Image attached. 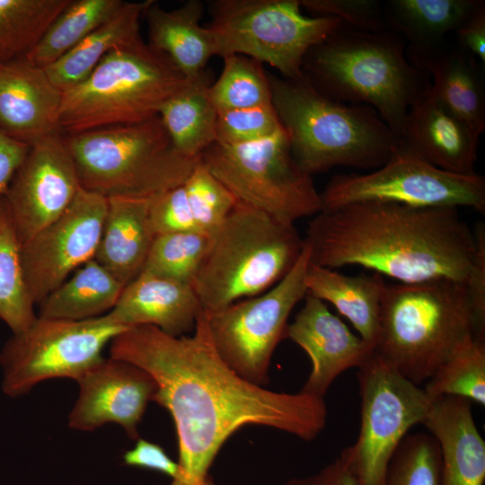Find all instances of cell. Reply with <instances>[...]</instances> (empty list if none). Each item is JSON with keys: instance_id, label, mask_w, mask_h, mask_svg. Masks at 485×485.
I'll list each match as a JSON object with an SVG mask.
<instances>
[{"instance_id": "cell-1", "label": "cell", "mask_w": 485, "mask_h": 485, "mask_svg": "<svg viewBox=\"0 0 485 485\" xmlns=\"http://www.w3.org/2000/svg\"><path fill=\"white\" fill-rule=\"evenodd\" d=\"M110 357L132 363L155 381L153 401L171 414L178 438V474L171 485H203L217 453L240 428L260 425L311 441L324 429L323 398L278 392L251 384L217 354L207 313L191 336L151 325L128 328L110 343Z\"/></svg>"}, {"instance_id": "cell-2", "label": "cell", "mask_w": 485, "mask_h": 485, "mask_svg": "<svg viewBox=\"0 0 485 485\" xmlns=\"http://www.w3.org/2000/svg\"><path fill=\"white\" fill-rule=\"evenodd\" d=\"M310 261L331 269L357 265L400 283L465 282L474 230L455 207L366 201L321 211L309 222Z\"/></svg>"}, {"instance_id": "cell-3", "label": "cell", "mask_w": 485, "mask_h": 485, "mask_svg": "<svg viewBox=\"0 0 485 485\" xmlns=\"http://www.w3.org/2000/svg\"><path fill=\"white\" fill-rule=\"evenodd\" d=\"M303 72L323 94L374 108L399 138L410 107L431 84L409 61L404 40L389 30L343 26L308 51Z\"/></svg>"}, {"instance_id": "cell-4", "label": "cell", "mask_w": 485, "mask_h": 485, "mask_svg": "<svg viewBox=\"0 0 485 485\" xmlns=\"http://www.w3.org/2000/svg\"><path fill=\"white\" fill-rule=\"evenodd\" d=\"M269 81L293 156L309 174L336 166L375 170L399 149L400 138L374 108L332 99L305 75Z\"/></svg>"}, {"instance_id": "cell-5", "label": "cell", "mask_w": 485, "mask_h": 485, "mask_svg": "<svg viewBox=\"0 0 485 485\" xmlns=\"http://www.w3.org/2000/svg\"><path fill=\"white\" fill-rule=\"evenodd\" d=\"M471 335L474 324L465 282L386 284L373 351L420 386Z\"/></svg>"}, {"instance_id": "cell-6", "label": "cell", "mask_w": 485, "mask_h": 485, "mask_svg": "<svg viewBox=\"0 0 485 485\" xmlns=\"http://www.w3.org/2000/svg\"><path fill=\"white\" fill-rule=\"evenodd\" d=\"M190 82L142 38L117 46L84 81L63 93L59 131L72 135L152 119Z\"/></svg>"}, {"instance_id": "cell-7", "label": "cell", "mask_w": 485, "mask_h": 485, "mask_svg": "<svg viewBox=\"0 0 485 485\" xmlns=\"http://www.w3.org/2000/svg\"><path fill=\"white\" fill-rule=\"evenodd\" d=\"M303 246L295 225L237 201L211 234L192 285L203 310L215 312L269 290L291 270Z\"/></svg>"}, {"instance_id": "cell-8", "label": "cell", "mask_w": 485, "mask_h": 485, "mask_svg": "<svg viewBox=\"0 0 485 485\" xmlns=\"http://www.w3.org/2000/svg\"><path fill=\"white\" fill-rule=\"evenodd\" d=\"M63 138L81 187L106 198H151L181 186L199 159L174 148L159 116Z\"/></svg>"}, {"instance_id": "cell-9", "label": "cell", "mask_w": 485, "mask_h": 485, "mask_svg": "<svg viewBox=\"0 0 485 485\" xmlns=\"http://www.w3.org/2000/svg\"><path fill=\"white\" fill-rule=\"evenodd\" d=\"M212 5L216 56L248 57L288 80L301 79L308 51L344 26L336 17L305 15L299 0H218Z\"/></svg>"}, {"instance_id": "cell-10", "label": "cell", "mask_w": 485, "mask_h": 485, "mask_svg": "<svg viewBox=\"0 0 485 485\" xmlns=\"http://www.w3.org/2000/svg\"><path fill=\"white\" fill-rule=\"evenodd\" d=\"M200 160L237 201L283 223L294 225L322 211L321 193L293 156L283 126L256 142H214Z\"/></svg>"}, {"instance_id": "cell-11", "label": "cell", "mask_w": 485, "mask_h": 485, "mask_svg": "<svg viewBox=\"0 0 485 485\" xmlns=\"http://www.w3.org/2000/svg\"><path fill=\"white\" fill-rule=\"evenodd\" d=\"M357 437L339 456L357 485H384L389 462L410 429L423 423L433 400L373 351L358 367Z\"/></svg>"}, {"instance_id": "cell-12", "label": "cell", "mask_w": 485, "mask_h": 485, "mask_svg": "<svg viewBox=\"0 0 485 485\" xmlns=\"http://www.w3.org/2000/svg\"><path fill=\"white\" fill-rule=\"evenodd\" d=\"M127 329L105 315L81 321L38 316L25 331L13 334L2 348L4 393L17 398L53 378L77 382L104 358L103 348Z\"/></svg>"}, {"instance_id": "cell-13", "label": "cell", "mask_w": 485, "mask_h": 485, "mask_svg": "<svg viewBox=\"0 0 485 485\" xmlns=\"http://www.w3.org/2000/svg\"><path fill=\"white\" fill-rule=\"evenodd\" d=\"M310 247L291 270L269 290L207 312L211 340L221 359L244 380L263 386L269 381L273 352L285 337L288 317L307 294L305 274Z\"/></svg>"}, {"instance_id": "cell-14", "label": "cell", "mask_w": 485, "mask_h": 485, "mask_svg": "<svg viewBox=\"0 0 485 485\" xmlns=\"http://www.w3.org/2000/svg\"><path fill=\"white\" fill-rule=\"evenodd\" d=\"M322 211L366 201L419 207H470L485 212V179L441 170L401 146L373 172L339 174L321 193Z\"/></svg>"}, {"instance_id": "cell-15", "label": "cell", "mask_w": 485, "mask_h": 485, "mask_svg": "<svg viewBox=\"0 0 485 485\" xmlns=\"http://www.w3.org/2000/svg\"><path fill=\"white\" fill-rule=\"evenodd\" d=\"M108 199L83 188L68 208L22 246L29 294L36 304L95 256Z\"/></svg>"}, {"instance_id": "cell-16", "label": "cell", "mask_w": 485, "mask_h": 485, "mask_svg": "<svg viewBox=\"0 0 485 485\" xmlns=\"http://www.w3.org/2000/svg\"><path fill=\"white\" fill-rule=\"evenodd\" d=\"M60 133L30 146L4 194L22 246L59 217L82 188Z\"/></svg>"}, {"instance_id": "cell-17", "label": "cell", "mask_w": 485, "mask_h": 485, "mask_svg": "<svg viewBox=\"0 0 485 485\" xmlns=\"http://www.w3.org/2000/svg\"><path fill=\"white\" fill-rule=\"evenodd\" d=\"M77 383L79 394L68 414L70 428L93 431L114 423L130 439L139 438L138 425L157 388L146 371L128 361L103 358Z\"/></svg>"}, {"instance_id": "cell-18", "label": "cell", "mask_w": 485, "mask_h": 485, "mask_svg": "<svg viewBox=\"0 0 485 485\" xmlns=\"http://www.w3.org/2000/svg\"><path fill=\"white\" fill-rule=\"evenodd\" d=\"M304 304L285 336L308 355L312 370L301 392L323 398L334 380L344 371L360 367L373 348L353 333L323 301L306 294Z\"/></svg>"}, {"instance_id": "cell-19", "label": "cell", "mask_w": 485, "mask_h": 485, "mask_svg": "<svg viewBox=\"0 0 485 485\" xmlns=\"http://www.w3.org/2000/svg\"><path fill=\"white\" fill-rule=\"evenodd\" d=\"M61 92L25 56L0 62V131L29 146L60 132Z\"/></svg>"}, {"instance_id": "cell-20", "label": "cell", "mask_w": 485, "mask_h": 485, "mask_svg": "<svg viewBox=\"0 0 485 485\" xmlns=\"http://www.w3.org/2000/svg\"><path fill=\"white\" fill-rule=\"evenodd\" d=\"M480 134L432 93L430 86L410 107L400 146L449 172L472 175Z\"/></svg>"}, {"instance_id": "cell-21", "label": "cell", "mask_w": 485, "mask_h": 485, "mask_svg": "<svg viewBox=\"0 0 485 485\" xmlns=\"http://www.w3.org/2000/svg\"><path fill=\"white\" fill-rule=\"evenodd\" d=\"M203 308L192 286L141 272L104 315L118 325H151L172 336L193 331Z\"/></svg>"}, {"instance_id": "cell-22", "label": "cell", "mask_w": 485, "mask_h": 485, "mask_svg": "<svg viewBox=\"0 0 485 485\" xmlns=\"http://www.w3.org/2000/svg\"><path fill=\"white\" fill-rule=\"evenodd\" d=\"M422 424L440 448L442 485H484L485 441L470 401L438 397L433 400Z\"/></svg>"}, {"instance_id": "cell-23", "label": "cell", "mask_w": 485, "mask_h": 485, "mask_svg": "<svg viewBox=\"0 0 485 485\" xmlns=\"http://www.w3.org/2000/svg\"><path fill=\"white\" fill-rule=\"evenodd\" d=\"M153 198H107L93 259L125 286L142 271L155 237L150 219Z\"/></svg>"}, {"instance_id": "cell-24", "label": "cell", "mask_w": 485, "mask_h": 485, "mask_svg": "<svg viewBox=\"0 0 485 485\" xmlns=\"http://www.w3.org/2000/svg\"><path fill=\"white\" fill-rule=\"evenodd\" d=\"M482 0H389L383 4L387 30L405 42L412 66L444 47L445 36L455 31Z\"/></svg>"}, {"instance_id": "cell-25", "label": "cell", "mask_w": 485, "mask_h": 485, "mask_svg": "<svg viewBox=\"0 0 485 485\" xmlns=\"http://www.w3.org/2000/svg\"><path fill=\"white\" fill-rule=\"evenodd\" d=\"M203 12L199 0H190L173 10L163 9L152 0L144 14L148 44L167 56L190 81L206 75L207 63L216 56L212 31L200 24Z\"/></svg>"}, {"instance_id": "cell-26", "label": "cell", "mask_w": 485, "mask_h": 485, "mask_svg": "<svg viewBox=\"0 0 485 485\" xmlns=\"http://www.w3.org/2000/svg\"><path fill=\"white\" fill-rule=\"evenodd\" d=\"M307 294L333 304L354 326L358 336L374 348L378 333L383 276H347L309 262L305 274Z\"/></svg>"}, {"instance_id": "cell-27", "label": "cell", "mask_w": 485, "mask_h": 485, "mask_svg": "<svg viewBox=\"0 0 485 485\" xmlns=\"http://www.w3.org/2000/svg\"><path fill=\"white\" fill-rule=\"evenodd\" d=\"M415 67L432 75L430 89L440 101L480 135L485 131L484 68L474 57L443 47Z\"/></svg>"}, {"instance_id": "cell-28", "label": "cell", "mask_w": 485, "mask_h": 485, "mask_svg": "<svg viewBox=\"0 0 485 485\" xmlns=\"http://www.w3.org/2000/svg\"><path fill=\"white\" fill-rule=\"evenodd\" d=\"M152 0L125 2L106 22L45 70L51 82L66 92L84 81L114 48L140 36V21Z\"/></svg>"}, {"instance_id": "cell-29", "label": "cell", "mask_w": 485, "mask_h": 485, "mask_svg": "<svg viewBox=\"0 0 485 485\" xmlns=\"http://www.w3.org/2000/svg\"><path fill=\"white\" fill-rule=\"evenodd\" d=\"M124 287L93 259L43 299L38 316L69 321L99 317L114 307Z\"/></svg>"}, {"instance_id": "cell-30", "label": "cell", "mask_w": 485, "mask_h": 485, "mask_svg": "<svg viewBox=\"0 0 485 485\" xmlns=\"http://www.w3.org/2000/svg\"><path fill=\"white\" fill-rule=\"evenodd\" d=\"M207 75L191 81L172 96L158 116L174 146L183 156L197 159L216 139L218 112L208 93Z\"/></svg>"}, {"instance_id": "cell-31", "label": "cell", "mask_w": 485, "mask_h": 485, "mask_svg": "<svg viewBox=\"0 0 485 485\" xmlns=\"http://www.w3.org/2000/svg\"><path fill=\"white\" fill-rule=\"evenodd\" d=\"M122 0H70L25 56L46 68L64 57L111 17Z\"/></svg>"}, {"instance_id": "cell-32", "label": "cell", "mask_w": 485, "mask_h": 485, "mask_svg": "<svg viewBox=\"0 0 485 485\" xmlns=\"http://www.w3.org/2000/svg\"><path fill=\"white\" fill-rule=\"evenodd\" d=\"M23 275L22 244L4 195L0 196V319L13 334L25 331L38 315Z\"/></svg>"}, {"instance_id": "cell-33", "label": "cell", "mask_w": 485, "mask_h": 485, "mask_svg": "<svg viewBox=\"0 0 485 485\" xmlns=\"http://www.w3.org/2000/svg\"><path fill=\"white\" fill-rule=\"evenodd\" d=\"M435 400L456 396L485 405V338L467 337L423 387Z\"/></svg>"}, {"instance_id": "cell-34", "label": "cell", "mask_w": 485, "mask_h": 485, "mask_svg": "<svg viewBox=\"0 0 485 485\" xmlns=\"http://www.w3.org/2000/svg\"><path fill=\"white\" fill-rule=\"evenodd\" d=\"M223 58V70L208 87L210 100L218 113L272 104L269 75L260 63L242 55Z\"/></svg>"}, {"instance_id": "cell-35", "label": "cell", "mask_w": 485, "mask_h": 485, "mask_svg": "<svg viewBox=\"0 0 485 485\" xmlns=\"http://www.w3.org/2000/svg\"><path fill=\"white\" fill-rule=\"evenodd\" d=\"M210 240L211 235L194 231L157 234L141 272L192 286L207 253Z\"/></svg>"}, {"instance_id": "cell-36", "label": "cell", "mask_w": 485, "mask_h": 485, "mask_svg": "<svg viewBox=\"0 0 485 485\" xmlns=\"http://www.w3.org/2000/svg\"><path fill=\"white\" fill-rule=\"evenodd\" d=\"M384 485H442L441 453L435 437L408 434L389 462Z\"/></svg>"}, {"instance_id": "cell-37", "label": "cell", "mask_w": 485, "mask_h": 485, "mask_svg": "<svg viewBox=\"0 0 485 485\" xmlns=\"http://www.w3.org/2000/svg\"><path fill=\"white\" fill-rule=\"evenodd\" d=\"M182 186L198 232L208 235L216 232L237 203L200 157Z\"/></svg>"}, {"instance_id": "cell-38", "label": "cell", "mask_w": 485, "mask_h": 485, "mask_svg": "<svg viewBox=\"0 0 485 485\" xmlns=\"http://www.w3.org/2000/svg\"><path fill=\"white\" fill-rule=\"evenodd\" d=\"M40 30V15L31 1L0 0V62L24 56Z\"/></svg>"}, {"instance_id": "cell-39", "label": "cell", "mask_w": 485, "mask_h": 485, "mask_svg": "<svg viewBox=\"0 0 485 485\" xmlns=\"http://www.w3.org/2000/svg\"><path fill=\"white\" fill-rule=\"evenodd\" d=\"M282 128L272 104L219 112L215 142L241 145L265 139Z\"/></svg>"}, {"instance_id": "cell-40", "label": "cell", "mask_w": 485, "mask_h": 485, "mask_svg": "<svg viewBox=\"0 0 485 485\" xmlns=\"http://www.w3.org/2000/svg\"><path fill=\"white\" fill-rule=\"evenodd\" d=\"M302 9L317 16L339 18L343 25L363 31L387 30L383 3L376 0H299Z\"/></svg>"}, {"instance_id": "cell-41", "label": "cell", "mask_w": 485, "mask_h": 485, "mask_svg": "<svg viewBox=\"0 0 485 485\" xmlns=\"http://www.w3.org/2000/svg\"><path fill=\"white\" fill-rule=\"evenodd\" d=\"M150 219L155 235L172 232H198L182 185L153 198Z\"/></svg>"}, {"instance_id": "cell-42", "label": "cell", "mask_w": 485, "mask_h": 485, "mask_svg": "<svg viewBox=\"0 0 485 485\" xmlns=\"http://www.w3.org/2000/svg\"><path fill=\"white\" fill-rule=\"evenodd\" d=\"M476 252L467 276V287L474 324V335L485 338V225L478 222L473 228Z\"/></svg>"}, {"instance_id": "cell-43", "label": "cell", "mask_w": 485, "mask_h": 485, "mask_svg": "<svg viewBox=\"0 0 485 485\" xmlns=\"http://www.w3.org/2000/svg\"><path fill=\"white\" fill-rule=\"evenodd\" d=\"M122 459L128 466L155 471L172 480L179 471L177 462L161 445L140 437L133 448L124 453Z\"/></svg>"}, {"instance_id": "cell-44", "label": "cell", "mask_w": 485, "mask_h": 485, "mask_svg": "<svg viewBox=\"0 0 485 485\" xmlns=\"http://www.w3.org/2000/svg\"><path fill=\"white\" fill-rule=\"evenodd\" d=\"M458 48L485 66V4L456 31Z\"/></svg>"}, {"instance_id": "cell-45", "label": "cell", "mask_w": 485, "mask_h": 485, "mask_svg": "<svg viewBox=\"0 0 485 485\" xmlns=\"http://www.w3.org/2000/svg\"><path fill=\"white\" fill-rule=\"evenodd\" d=\"M30 146L0 131V196L4 195Z\"/></svg>"}, {"instance_id": "cell-46", "label": "cell", "mask_w": 485, "mask_h": 485, "mask_svg": "<svg viewBox=\"0 0 485 485\" xmlns=\"http://www.w3.org/2000/svg\"><path fill=\"white\" fill-rule=\"evenodd\" d=\"M283 485H357L355 479L338 457L319 472L304 476L292 478Z\"/></svg>"}, {"instance_id": "cell-47", "label": "cell", "mask_w": 485, "mask_h": 485, "mask_svg": "<svg viewBox=\"0 0 485 485\" xmlns=\"http://www.w3.org/2000/svg\"><path fill=\"white\" fill-rule=\"evenodd\" d=\"M203 485H216V484L214 483V481H212V480L208 476V478L206 480Z\"/></svg>"}]
</instances>
